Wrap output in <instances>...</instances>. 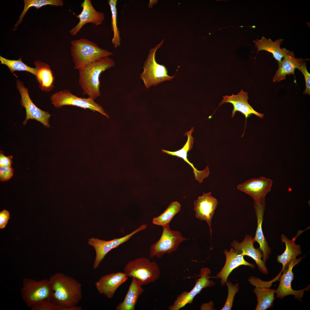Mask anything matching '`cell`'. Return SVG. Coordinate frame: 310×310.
Returning <instances> with one entry per match:
<instances>
[{
    "label": "cell",
    "instance_id": "1",
    "mask_svg": "<svg viewBox=\"0 0 310 310\" xmlns=\"http://www.w3.org/2000/svg\"><path fill=\"white\" fill-rule=\"evenodd\" d=\"M53 291L52 301L60 310H81L77 305L82 299L81 284L72 277L58 272L49 279Z\"/></svg>",
    "mask_w": 310,
    "mask_h": 310
},
{
    "label": "cell",
    "instance_id": "2",
    "mask_svg": "<svg viewBox=\"0 0 310 310\" xmlns=\"http://www.w3.org/2000/svg\"><path fill=\"white\" fill-rule=\"evenodd\" d=\"M115 65L114 60L107 57L78 70V83L83 94L94 100L98 97L100 94V75Z\"/></svg>",
    "mask_w": 310,
    "mask_h": 310
},
{
    "label": "cell",
    "instance_id": "3",
    "mask_svg": "<svg viewBox=\"0 0 310 310\" xmlns=\"http://www.w3.org/2000/svg\"><path fill=\"white\" fill-rule=\"evenodd\" d=\"M70 48L74 68L78 70L113 55L96 43L84 38L71 41Z\"/></svg>",
    "mask_w": 310,
    "mask_h": 310
},
{
    "label": "cell",
    "instance_id": "4",
    "mask_svg": "<svg viewBox=\"0 0 310 310\" xmlns=\"http://www.w3.org/2000/svg\"><path fill=\"white\" fill-rule=\"evenodd\" d=\"M162 40L154 48L150 49L143 65V71L140 74V78L147 88L155 86L166 81H171L175 75L170 76L168 74L166 66L158 63L155 59V54L157 50L162 44Z\"/></svg>",
    "mask_w": 310,
    "mask_h": 310
},
{
    "label": "cell",
    "instance_id": "5",
    "mask_svg": "<svg viewBox=\"0 0 310 310\" xmlns=\"http://www.w3.org/2000/svg\"><path fill=\"white\" fill-rule=\"evenodd\" d=\"M20 291L22 299L30 308L44 300H52L53 292L49 280L28 278L23 279Z\"/></svg>",
    "mask_w": 310,
    "mask_h": 310
},
{
    "label": "cell",
    "instance_id": "6",
    "mask_svg": "<svg viewBox=\"0 0 310 310\" xmlns=\"http://www.w3.org/2000/svg\"><path fill=\"white\" fill-rule=\"evenodd\" d=\"M124 272L128 277L140 280L142 285L157 280L160 274L156 263L151 262L145 257H140L129 261L124 267Z\"/></svg>",
    "mask_w": 310,
    "mask_h": 310
},
{
    "label": "cell",
    "instance_id": "7",
    "mask_svg": "<svg viewBox=\"0 0 310 310\" xmlns=\"http://www.w3.org/2000/svg\"><path fill=\"white\" fill-rule=\"evenodd\" d=\"M51 104L57 108H60L65 105L75 106L98 112L107 118H109V116L103 108L94 100L89 97H78L68 89L54 93L51 96Z\"/></svg>",
    "mask_w": 310,
    "mask_h": 310
},
{
    "label": "cell",
    "instance_id": "8",
    "mask_svg": "<svg viewBox=\"0 0 310 310\" xmlns=\"http://www.w3.org/2000/svg\"><path fill=\"white\" fill-rule=\"evenodd\" d=\"M163 228L160 239L150 246V257L156 256L160 258L165 253L170 254L175 251L182 242L187 239L180 232L171 230L169 225Z\"/></svg>",
    "mask_w": 310,
    "mask_h": 310
},
{
    "label": "cell",
    "instance_id": "9",
    "mask_svg": "<svg viewBox=\"0 0 310 310\" xmlns=\"http://www.w3.org/2000/svg\"><path fill=\"white\" fill-rule=\"evenodd\" d=\"M211 270L207 267L201 269L200 278L196 280L193 288L189 292L184 291L177 297L173 304L168 307L169 310H178L185 307L188 304L193 303L195 297L204 288L210 287L214 285L215 283L210 278Z\"/></svg>",
    "mask_w": 310,
    "mask_h": 310
},
{
    "label": "cell",
    "instance_id": "10",
    "mask_svg": "<svg viewBox=\"0 0 310 310\" xmlns=\"http://www.w3.org/2000/svg\"><path fill=\"white\" fill-rule=\"evenodd\" d=\"M16 87L21 96L20 102L21 106L26 110V117L23 122L25 125L30 119H34L42 123L44 127L49 128V118L51 115L48 112L42 110L38 108L31 100L28 90L24 86L23 82L17 80Z\"/></svg>",
    "mask_w": 310,
    "mask_h": 310
},
{
    "label": "cell",
    "instance_id": "11",
    "mask_svg": "<svg viewBox=\"0 0 310 310\" xmlns=\"http://www.w3.org/2000/svg\"><path fill=\"white\" fill-rule=\"evenodd\" d=\"M147 226L146 225L143 224L128 235L123 237L115 238L110 241H106L94 238L89 239L88 243L94 247L96 253V257L93 265V269L95 270L99 267L101 261L110 251L127 241L134 235L145 229Z\"/></svg>",
    "mask_w": 310,
    "mask_h": 310
},
{
    "label": "cell",
    "instance_id": "12",
    "mask_svg": "<svg viewBox=\"0 0 310 310\" xmlns=\"http://www.w3.org/2000/svg\"><path fill=\"white\" fill-rule=\"evenodd\" d=\"M303 258L301 257L294 259L285 266L282 271L283 272L282 274L280 277L278 286L275 291L278 298L282 299L286 296L292 295H294L295 298L300 300L303 296L304 291L309 290V286L305 289L298 290H294L291 287V282L294 277L292 269L301 261Z\"/></svg>",
    "mask_w": 310,
    "mask_h": 310
},
{
    "label": "cell",
    "instance_id": "13",
    "mask_svg": "<svg viewBox=\"0 0 310 310\" xmlns=\"http://www.w3.org/2000/svg\"><path fill=\"white\" fill-rule=\"evenodd\" d=\"M272 181L265 177L252 178L239 185L237 189L248 194L253 199L254 204L265 201L267 194L272 187Z\"/></svg>",
    "mask_w": 310,
    "mask_h": 310
},
{
    "label": "cell",
    "instance_id": "14",
    "mask_svg": "<svg viewBox=\"0 0 310 310\" xmlns=\"http://www.w3.org/2000/svg\"><path fill=\"white\" fill-rule=\"evenodd\" d=\"M81 6L82 8V11L76 16L79 19V21L69 31L70 34L73 36H75L86 24L91 23L98 26L102 24L104 20V13L96 10L93 7L91 0H84Z\"/></svg>",
    "mask_w": 310,
    "mask_h": 310
},
{
    "label": "cell",
    "instance_id": "15",
    "mask_svg": "<svg viewBox=\"0 0 310 310\" xmlns=\"http://www.w3.org/2000/svg\"><path fill=\"white\" fill-rule=\"evenodd\" d=\"M211 192L204 193L202 195L199 196L194 202V210L197 218L207 222L211 236L212 220L219 202L216 198L211 195Z\"/></svg>",
    "mask_w": 310,
    "mask_h": 310
},
{
    "label": "cell",
    "instance_id": "16",
    "mask_svg": "<svg viewBox=\"0 0 310 310\" xmlns=\"http://www.w3.org/2000/svg\"><path fill=\"white\" fill-rule=\"evenodd\" d=\"M254 242L252 236L247 235L242 242L239 243L234 240L231 243V246L237 253L243 256H248L253 259L259 270L263 274H267L268 269L261 259L263 257L262 252L259 248L257 249L254 247Z\"/></svg>",
    "mask_w": 310,
    "mask_h": 310
},
{
    "label": "cell",
    "instance_id": "17",
    "mask_svg": "<svg viewBox=\"0 0 310 310\" xmlns=\"http://www.w3.org/2000/svg\"><path fill=\"white\" fill-rule=\"evenodd\" d=\"M247 92H245L241 90L237 95H234L232 94L231 96H223V99L220 103L216 109L224 103H229L232 104L233 108L232 111V117H233L235 115L237 111H239L243 114L245 116L246 119L245 129L247 119L252 114H254L261 119L264 116V114L259 113L255 111L249 104L248 102V99L249 98Z\"/></svg>",
    "mask_w": 310,
    "mask_h": 310
},
{
    "label": "cell",
    "instance_id": "18",
    "mask_svg": "<svg viewBox=\"0 0 310 310\" xmlns=\"http://www.w3.org/2000/svg\"><path fill=\"white\" fill-rule=\"evenodd\" d=\"M124 273L118 272L105 274L95 283V287L100 294L108 299L112 298L118 288L128 279Z\"/></svg>",
    "mask_w": 310,
    "mask_h": 310
},
{
    "label": "cell",
    "instance_id": "19",
    "mask_svg": "<svg viewBox=\"0 0 310 310\" xmlns=\"http://www.w3.org/2000/svg\"><path fill=\"white\" fill-rule=\"evenodd\" d=\"M226 257L224 265L221 270L218 273L215 277L220 279V283L222 286L226 285L228 278L231 272L235 269L242 265L248 266L252 268L255 267V265L246 261L242 255L237 253L233 248L229 251L226 249L223 251Z\"/></svg>",
    "mask_w": 310,
    "mask_h": 310
},
{
    "label": "cell",
    "instance_id": "20",
    "mask_svg": "<svg viewBox=\"0 0 310 310\" xmlns=\"http://www.w3.org/2000/svg\"><path fill=\"white\" fill-rule=\"evenodd\" d=\"M305 60L295 58L294 53L289 51L283 59L278 62V68L273 78V82H278L285 79L287 75H294L295 69H299Z\"/></svg>",
    "mask_w": 310,
    "mask_h": 310
},
{
    "label": "cell",
    "instance_id": "21",
    "mask_svg": "<svg viewBox=\"0 0 310 310\" xmlns=\"http://www.w3.org/2000/svg\"><path fill=\"white\" fill-rule=\"evenodd\" d=\"M265 206V201L261 203L254 204L257 220V227L255 235L253 239L255 242H257L259 245V248L262 252L263 255L262 260L266 264L269 254L271 253V250L264 236L262 227Z\"/></svg>",
    "mask_w": 310,
    "mask_h": 310
},
{
    "label": "cell",
    "instance_id": "22",
    "mask_svg": "<svg viewBox=\"0 0 310 310\" xmlns=\"http://www.w3.org/2000/svg\"><path fill=\"white\" fill-rule=\"evenodd\" d=\"M194 129L192 127L189 131L186 132L185 135L187 136V142L183 147L180 149L175 151H170L162 149L161 151L168 155L174 156L182 159L185 162L189 164L193 169L195 179L198 182L203 180L206 177V171L205 169L202 170H199L195 167L193 164L190 162L187 158V153L190 151L193 148L194 143V138L192 136V134L194 131Z\"/></svg>",
    "mask_w": 310,
    "mask_h": 310
},
{
    "label": "cell",
    "instance_id": "23",
    "mask_svg": "<svg viewBox=\"0 0 310 310\" xmlns=\"http://www.w3.org/2000/svg\"><path fill=\"white\" fill-rule=\"evenodd\" d=\"M299 230L297 235L291 240L288 238L284 235H281V239L286 245V249L284 252L277 256V261L282 265V272L286 265L292 260L296 258L297 257L302 254L300 245L295 243L297 238L305 230Z\"/></svg>",
    "mask_w": 310,
    "mask_h": 310
},
{
    "label": "cell",
    "instance_id": "24",
    "mask_svg": "<svg viewBox=\"0 0 310 310\" xmlns=\"http://www.w3.org/2000/svg\"><path fill=\"white\" fill-rule=\"evenodd\" d=\"M141 281L135 278H132L128 291L123 301L116 307L117 310H134L135 306L140 295L144 290Z\"/></svg>",
    "mask_w": 310,
    "mask_h": 310
},
{
    "label": "cell",
    "instance_id": "25",
    "mask_svg": "<svg viewBox=\"0 0 310 310\" xmlns=\"http://www.w3.org/2000/svg\"><path fill=\"white\" fill-rule=\"evenodd\" d=\"M34 63L36 70L35 76L40 88L47 92L51 91L54 87L53 83L55 77L50 66L46 63L39 61H35Z\"/></svg>",
    "mask_w": 310,
    "mask_h": 310
},
{
    "label": "cell",
    "instance_id": "26",
    "mask_svg": "<svg viewBox=\"0 0 310 310\" xmlns=\"http://www.w3.org/2000/svg\"><path fill=\"white\" fill-rule=\"evenodd\" d=\"M283 40L279 39L274 41L270 38L262 36L260 40H254L258 51L264 50L272 53L278 62L281 61L289 50L284 48L281 49L280 45Z\"/></svg>",
    "mask_w": 310,
    "mask_h": 310
},
{
    "label": "cell",
    "instance_id": "27",
    "mask_svg": "<svg viewBox=\"0 0 310 310\" xmlns=\"http://www.w3.org/2000/svg\"><path fill=\"white\" fill-rule=\"evenodd\" d=\"M275 290L266 286L256 287L253 292L257 297L256 310H266L273 305Z\"/></svg>",
    "mask_w": 310,
    "mask_h": 310
},
{
    "label": "cell",
    "instance_id": "28",
    "mask_svg": "<svg viewBox=\"0 0 310 310\" xmlns=\"http://www.w3.org/2000/svg\"><path fill=\"white\" fill-rule=\"evenodd\" d=\"M181 209L180 204L177 201L173 202L162 214L153 218L152 223L154 224L162 227L169 225L173 217Z\"/></svg>",
    "mask_w": 310,
    "mask_h": 310
},
{
    "label": "cell",
    "instance_id": "29",
    "mask_svg": "<svg viewBox=\"0 0 310 310\" xmlns=\"http://www.w3.org/2000/svg\"><path fill=\"white\" fill-rule=\"evenodd\" d=\"M24 9L15 27L18 26V25L21 24L25 14L29 8L31 7H34L38 9L42 7L47 5H51L56 6H62L63 3V1L61 0H24Z\"/></svg>",
    "mask_w": 310,
    "mask_h": 310
},
{
    "label": "cell",
    "instance_id": "30",
    "mask_svg": "<svg viewBox=\"0 0 310 310\" xmlns=\"http://www.w3.org/2000/svg\"><path fill=\"white\" fill-rule=\"evenodd\" d=\"M117 0H109L108 1L111 14V25L113 36L112 42L115 48L119 47L121 44L120 31L117 26Z\"/></svg>",
    "mask_w": 310,
    "mask_h": 310
},
{
    "label": "cell",
    "instance_id": "31",
    "mask_svg": "<svg viewBox=\"0 0 310 310\" xmlns=\"http://www.w3.org/2000/svg\"><path fill=\"white\" fill-rule=\"evenodd\" d=\"M1 64L6 65L11 72L16 71H27L35 75L36 68L30 67L23 63L20 57L18 60H10L0 56Z\"/></svg>",
    "mask_w": 310,
    "mask_h": 310
},
{
    "label": "cell",
    "instance_id": "32",
    "mask_svg": "<svg viewBox=\"0 0 310 310\" xmlns=\"http://www.w3.org/2000/svg\"><path fill=\"white\" fill-rule=\"evenodd\" d=\"M228 290V293L226 300L221 310H230L233 306L235 296L239 289V286L238 283L233 284L230 282H226Z\"/></svg>",
    "mask_w": 310,
    "mask_h": 310
},
{
    "label": "cell",
    "instance_id": "33",
    "mask_svg": "<svg viewBox=\"0 0 310 310\" xmlns=\"http://www.w3.org/2000/svg\"><path fill=\"white\" fill-rule=\"evenodd\" d=\"M31 309L32 310H60L51 300L47 299L39 302Z\"/></svg>",
    "mask_w": 310,
    "mask_h": 310
},
{
    "label": "cell",
    "instance_id": "34",
    "mask_svg": "<svg viewBox=\"0 0 310 310\" xmlns=\"http://www.w3.org/2000/svg\"><path fill=\"white\" fill-rule=\"evenodd\" d=\"M304 76L306 88L303 93V94H310V74L307 71L305 62L304 61L299 69Z\"/></svg>",
    "mask_w": 310,
    "mask_h": 310
},
{
    "label": "cell",
    "instance_id": "35",
    "mask_svg": "<svg viewBox=\"0 0 310 310\" xmlns=\"http://www.w3.org/2000/svg\"><path fill=\"white\" fill-rule=\"evenodd\" d=\"M13 170L11 167L0 166V180L6 181L10 179L13 175Z\"/></svg>",
    "mask_w": 310,
    "mask_h": 310
},
{
    "label": "cell",
    "instance_id": "36",
    "mask_svg": "<svg viewBox=\"0 0 310 310\" xmlns=\"http://www.w3.org/2000/svg\"><path fill=\"white\" fill-rule=\"evenodd\" d=\"M12 156H5L3 152L0 151V166L11 167L12 162Z\"/></svg>",
    "mask_w": 310,
    "mask_h": 310
},
{
    "label": "cell",
    "instance_id": "37",
    "mask_svg": "<svg viewBox=\"0 0 310 310\" xmlns=\"http://www.w3.org/2000/svg\"><path fill=\"white\" fill-rule=\"evenodd\" d=\"M10 214L7 210H4L0 212V228H5L9 218Z\"/></svg>",
    "mask_w": 310,
    "mask_h": 310
}]
</instances>
